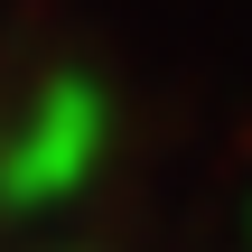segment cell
<instances>
[{"mask_svg":"<svg viewBox=\"0 0 252 252\" xmlns=\"http://www.w3.org/2000/svg\"><path fill=\"white\" fill-rule=\"evenodd\" d=\"M94 131H103L94 94H84V84H56V94L28 112V131L9 140V187H19V196H56V187H75L84 159H94Z\"/></svg>","mask_w":252,"mask_h":252,"instance_id":"1","label":"cell"}]
</instances>
